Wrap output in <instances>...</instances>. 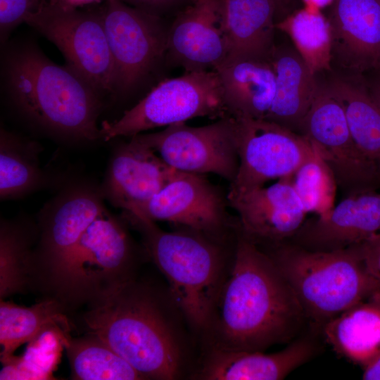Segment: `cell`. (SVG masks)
Listing matches in <instances>:
<instances>
[{
	"label": "cell",
	"mask_w": 380,
	"mask_h": 380,
	"mask_svg": "<svg viewBox=\"0 0 380 380\" xmlns=\"http://www.w3.org/2000/svg\"><path fill=\"white\" fill-rule=\"evenodd\" d=\"M308 323L291 286L269 255L236 228L234 254L208 331L210 346L264 351L289 343Z\"/></svg>",
	"instance_id": "cell-1"
},
{
	"label": "cell",
	"mask_w": 380,
	"mask_h": 380,
	"mask_svg": "<svg viewBox=\"0 0 380 380\" xmlns=\"http://www.w3.org/2000/svg\"><path fill=\"white\" fill-rule=\"evenodd\" d=\"M292 184L307 213L322 216L334 207L338 186L331 170L315 150L292 176Z\"/></svg>",
	"instance_id": "cell-32"
},
{
	"label": "cell",
	"mask_w": 380,
	"mask_h": 380,
	"mask_svg": "<svg viewBox=\"0 0 380 380\" xmlns=\"http://www.w3.org/2000/svg\"><path fill=\"white\" fill-rule=\"evenodd\" d=\"M181 318L169 290L135 277L86 305L82 325L143 379L173 380L183 376L187 362Z\"/></svg>",
	"instance_id": "cell-2"
},
{
	"label": "cell",
	"mask_w": 380,
	"mask_h": 380,
	"mask_svg": "<svg viewBox=\"0 0 380 380\" xmlns=\"http://www.w3.org/2000/svg\"><path fill=\"white\" fill-rule=\"evenodd\" d=\"M50 1H53V2H56V3H59V4H63V3H64V1L65 0H50Z\"/></svg>",
	"instance_id": "cell-41"
},
{
	"label": "cell",
	"mask_w": 380,
	"mask_h": 380,
	"mask_svg": "<svg viewBox=\"0 0 380 380\" xmlns=\"http://www.w3.org/2000/svg\"><path fill=\"white\" fill-rule=\"evenodd\" d=\"M243 233L258 245L288 240L302 226L307 213L294 190L292 177L227 196Z\"/></svg>",
	"instance_id": "cell-18"
},
{
	"label": "cell",
	"mask_w": 380,
	"mask_h": 380,
	"mask_svg": "<svg viewBox=\"0 0 380 380\" xmlns=\"http://www.w3.org/2000/svg\"><path fill=\"white\" fill-rule=\"evenodd\" d=\"M227 198L203 175L177 170L148 202L128 211L156 221H166L226 241L237 226L227 211Z\"/></svg>",
	"instance_id": "cell-14"
},
{
	"label": "cell",
	"mask_w": 380,
	"mask_h": 380,
	"mask_svg": "<svg viewBox=\"0 0 380 380\" xmlns=\"http://www.w3.org/2000/svg\"><path fill=\"white\" fill-rule=\"evenodd\" d=\"M270 61L275 93L265 120L298 133L319 89L315 75L296 49L274 46Z\"/></svg>",
	"instance_id": "cell-23"
},
{
	"label": "cell",
	"mask_w": 380,
	"mask_h": 380,
	"mask_svg": "<svg viewBox=\"0 0 380 380\" xmlns=\"http://www.w3.org/2000/svg\"><path fill=\"white\" fill-rule=\"evenodd\" d=\"M331 63L357 75L380 73V0H334Z\"/></svg>",
	"instance_id": "cell-19"
},
{
	"label": "cell",
	"mask_w": 380,
	"mask_h": 380,
	"mask_svg": "<svg viewBox=\"0 0 380 380\" xmlns=\"http://www.w3.org/2000/svg\"><path fill=\"white\" fill-rule=\"evenodd\" d=\"M25 22L54 44L67 65L101 95L116 90L115 68L101 13L83 12L45 0Z\"/></svg>",
	"instance_id": "cell-9"
},
{
	"label": "cell",
	"mask_w": 380,
	"mask_h": 380,
	"mask_svg": "<svg viewBox=\"0 0 380 380\" xmlns=\"http://www.w3.org/2000/svg\"><path fill=\"white\" fill-rule=\"evenodd\" d=\"M121 216L140 234L145 253L166 278L188 326L205 334L232 263H228L225 242L183 227L166 232L131 212Z\"/></svg>",
	"instance_id": "cell-4"
},
{
	"label": "cell",
	"mask_w": 380,
	"mask_h": 380,
	"mask_svg": "<svg viewBox=\"0 0 380 380\" xmlns=\"http://www.w3.org/2000/svg\"><path fill=\"white\" fill-rule=\"evenodd\" d=\"M275 27L285 32L310 70H329L331 65V31L329 19L317 9L299 10L279 20Z\"/></svg>",
	"instance_id": "cell-30"
},
{
	"label": "cell",
	"mask_w": 380,
	"mask_h": 380,
	"mask_svg": "<svg viewBox=\"0 0 380 380\" xmlns=\"http://www.w3.org/2000/svg\"><path fill=\"white\" fill-rule=\"evenodd\" d=\"M37 236V224L28 218L1 219V299L30 289L32 257Z\"/></svg>",
	"instance_id": "cell-27"
},
{
	"label": "cell",
	"mask_w": 380,
	"mask_h": 380,
	"mask_svg": "<svg viewBox=\"0 0 380 380\" xmlns=\"http://www.w3.org/2000/svg\"><path fill=\"white\" fill-rule=\"evenodd\" d=\"M327 88L343 107L355 144L380 172V110L366 84L336 79Z\"/></svg>",
	"instance_id": "cell-28"
},
{
	"label": "cell",
	"mask_w": 380,
	"mask_h": 380,
	"mask_svg": "<svg viewBox=\"0 0 380 380\" xmlns=\"http://www.w3.org/2000/svg\"><path fill=\"white\" fill-rule=\"evenodd\" d=\"M127 224L106 210L87 227L50 296L67 312L137 277L140 251Z\"/></svg>",
	"instance_id": "cell-6"
},
{
	"label": "cell",
	"mask_w": 380,
	"mask_h": 380,
	"mask_svg": "<svg viewBox=\"0 0 380 380\" xmlns=\"http://www.w3.org/2000/svg\"><path fill=\"white\" fill-rule=\"evenodd\" d=\"M298 133L327 164L346 196L380 188V172L355 144L343 108L327 87H319Z\"/></svg>",
	"instance_id": "cell-10"
},
{
	"label": "cell",
	"mask_w": 380,
	"mask_h": 380,
	"mask_svg": "<svg viewBox=\"0 0 380 380\" xmlns=\"http://www.w3.org/2000/svg\"><path fill=\"white\" fill-rule=\"evenodd\" d=\"M258 246L291 286L315 333L380 289L365 264L361 244L332 251H310L288 241Z\"/></svg>",
	"instance_id": "cell-5"
},
{
	"label": "cell",
	"mask_w": 380,
	"mask_h": 380,
	"mask_svg": "<svg viewBox=\"0 0 380 380\" xmlns=\"http://www.w3.org/2000/svg\"><path fill=\"white\" fill-rule=\"evenodd\" d=\"M321 334L337 354L368 366L380 355V289L327 322Z\"/></svg>",
	"instance_id": "cell-22"
},
{
	"label": "cell",
	"mask_w": 380,
	"mask_h": 380,
	"mask_svg": "<svg viewBox=\"0 0 380 380\" xmlns=\"http://www.w3.org/2000/svg\"><path fill=\"white\" fill-rule=\"evenodd\" d=\"M100 185L68 180L37 215L30 289L50 297L70 257L90 224L107 209Z\"/></svg>",
	"instance_id": "cell-7"
},
{
	"label": "cell",
	"mask_w": 380,
	"mask_h": 380,
	"mask_svg": "<svg viewBox=\"0 0 380 380\" xmlns=\"http://www.w3.org/2000/svg\"><path fill=\"white\" fill-rule=\"evenodd\" d=\"M319 350L313 336L301 334L272 353L210 346L194 379L279 380L310 360Z\"/></svg>",
	"instance_id": "cell-20"
},
{
	"label": "cell",
	"mask_w": 380,
	"mask_h": 380,
	"mask_svg": "<svg viewBox=\"0 0 380 380\" xmlns=\"http://www.w3.org/2000/svg\"><path fill=\"white\" fill-rule=\"evenodd\" d=\"M227 115L217 72L215 70L186 72L160 82L120 119L103 122L100 135L104 141H110L194 118H220Z\"/></svg>",
	"instance_id": "cell-8"
},
{
	"label": "cell",
	"mask_w": 380,
	"mask_h": 380,
	"mask_svg": "<svg viewBox=\"0 0 380 380\" xmlns=\"http://www.w3.org/2000/svg\"><path fill=\"white\" fill-rule=\"evenodd\" d=\"M214 70L229 115L266 118L275 93V72L270 60L226 61Z\"/></svg>",
	"instance_id": "cell-21"
},
{
	"label": "cell",
	"mask_w": 380,
	"mask_h": 380,
	"mask_svg": "<svg viewBox=\"0 0 380 380\" xmlns=\"http://www.w3.org/2000/svg\"><path fill=\"white\" fill-rule=\"evenodd\" d=\"M134 136L176 170L213 173L230 183L236 177L239 159L236 120L232 115H227L205 126L191 127L183 122L158 132Z\"/></svg>",
	"instance_id": "cell-12"
},
{
	"label": "cell",
	"mask_w": 380,
	"mask_h": 380,
	"mask_svg": "<svg viewBox=\"0 0 380 380\" xmlns=\"http://www.w3.org/2000/svg\"><path fill=\"white\" fill-rule=\"evenodd\" d=\"M224 11L228 42L224 61L243 58L270 61L276 27L273 0H224Z\"/></svg>",
	"instance_id": "cell-24"
},
{
	"label": "cell",
	"mask_w": 380,
	"mask_h": 380,
	"mask_svg": "<svg viewBox=\"0 0 380 380\" xmlns=\"http://www.w3.org/2000/svg\"><path fill=\"white\" fill-rule=\"evenodd\" d=\"M374 77L366 84L373 101L380 110V73H373Z\"/></svg>",
	"instance_id": "cell-37"
},
{
	"label": "cell",
	"mask_w": 380,
	"mask_h": 380,
	"mask_svg": "<svg viewBox=\"0 0 380 380\" xmlns=\"http://www.w3.org/2000/svg\"><path fill=\"white\" fill-rule=\"evenodd\" d=\"M37 141L1 127L0 198L18 199L39 190L61 187L68 180L44 170Z\"/></svg>",
	"instance_id": "cell-25"
},
{
	"label": "cell",
	"mask_w": 380,
	"mask_h": 380,
	"mask_svg": "<svg viewBox=\"0 0 380 380\" xmlns=\"http://www.w3.org/2000/svg\"><path fill=\"white\" fill-rule=\"evenodd\" d=\"M176 171L133 136L114 147L100 187L113 206L133 211L158 194Z\"/></svg>",
	"instance_id": "cell-16"
},
{
	"label": "cell",
	"mask_w": 380,
	"mask_h": 380,
	"mask_svg": "<svg viewBox=\"0 0 380 380\" xmlns=\"http://www.w3.org/2000/svg\"><path fill=\"white\" fill-rule=\"evenodd\" d=\"M166 53L186 72L222 64L228 54L224 0H192L167 31Z\"/></svg>",
	"instance_id": "cell-15"
},
{
	"label": "cell",
	"mask_w": 380,
	"mask_h": 380,
	"mask_svg": "<svg viewBox=\"0 0 380 380\" xmlns=\"http://www.w3.org/2000/svg\"><path fill=\"white\" fill-rule=\"evenodd\" d=\"M63 306L46 297L31 307H23L3 299L0 301L1 361L13 355L22 344L30 342L51 329L70 330Z\"/></svg>",
	"instance_id": "cell-26"
},
{
	"label": "cell",
	"mask_w": 380,
	"mask_h": 380,
	"mask_svg": "<svg viewBox=\"0 0 380 380\" xmlns=\"http://www.w3.org/2000/svg\"><path fill=\"white\" fill-rule=\"evenodd\" d=\"M101 1V0H65L64 3L61 4L69 7L77 8L78 6H82L84 5L99 3Z\"/></svg>",
	"instance_id": "cell-39"
},
{
	"label": "cell",
	"mask_w": 380,
	"mask_h": 380,
	"mask_svg": "<svg viewBox=\"0 0 380 380\" xmlns=\"http://www.w3.org/2000/svg\"><path fill=\"white\" fill-rule=\"evenodd\" d=\"M71 378L75 380H141L142 376L124 358L99 338L85 334L63 340Z\"/></svg>",
	"instance_id": "cell-29"
},
{
	"label": "cell",
	"mask_w": 380,
	"mask_h": 380,
	"mask_svg": "<svg viewBox=\"0 0 380 380\" xmlns=\"http://www.w3.org/2000/svg\"><path fill=\"white\" fill-rule=\"evenodd\" d=\"M275 6V16H284L288 11L292 0H273Z\"/></svg>",
	"instance_id": "cell-38"
},
{
	"label": "cell",
	"mask_w": 380,
	"mask_h": 380,
	"mask_svg": "<svg viewBox=\"0 0 380 380\" xmlns=\"http://www.w3.org/2000/svg\"><path fill=\"white\" fill-rule=\"evenodd\" d=\"M239 170L227 195L263 186L274 179L292 177L314 153L303 135L265 119L234 116Z\"/></svg>",
	"instance_id": "cell-11"
},
{
	"label": "cell",
	"mask_w": 380,
	"mask_h": 380,
	"mask_svg": "<svg viewBox=\"0 0 380 380\" xmlns=\"http://www.w3.org/2000/svg\"><path fill=\"white\" fill-rule=\"evenodd\" d=\"M303 1L308 6V7L318 9V8H324L331 4V3H333L334 0H303Z\"/></svg>",
	"instance_id": "cell-40"
},
{
	"label": "cell",
	"mask_w": 380,
	"mask_h": 380,
	"mask_svg": "<svg viewBox=\"0 0 380 380\" xmlns=\"http://www.w3.org/2000/svg\"><path fill=\"white\" fill-rule=\"evenodd\" d=\"M380 234V193L346 196L327 214L305 220L288 241L314 251H332L361 244Z\"/></svg>",
	"instance_id": "cell-17"
},
{
	"label": "cell",
	"mask_w": 380,
	"mask_h": 380,
	"mask_svg": "<svg viewBox=\"0 0 380 380\" xmlns=\"http://www.w3.org/2000/svg\"><path fill=\"white\" fill-rule=\"evenodd\" d=\"M68 332L51 329L30 341L23 356L1 362L0 379H52Z\"/></svg>",
	"instance_id": "cell-31"
},
{
	"label": "cell",
	"mask_w": 380,
	"mask_h": 380,
	"mask_svg": "<svg viewBox=\"0 0 380 380\" xmlns=\"http://www.w3.org/2000/svg\"><path fill=\"white\" fill-rule=\"evenodd\" d=\"M362 379L365 380H380V355L363 369Z\"/></svg>",
	"instance_id": "cell-36"
},
{
	"label": "cell",
	"mask_w": 380,
	"mask_h": 380,
	"mask_svg": "<svg viewBox=\"0 0 380 380\" xmlns=\"http://www.w3.org/2000/svg\"><path fill=\"white\" fill-rule=\"evenodd\" d=\"M129 4L134 8L144 11L149 13L158 15L167 9L184 2L186 0H121Z\"/></svg>",
	"instance_id": "cell-35"
},
{
	"label": "cell",
	"mask_w": 380,
	"mask_h": 380,
	"mask_svg": "<svg viewBox=\"0 0 380 380\" xmlns=\"http://www.w3.org/2000/svg\"><path fill=\"white\" fill-rule=\"evenodd\" d=\"M365 264L380 286V234L361 243Z\"/></svg>",
	"instance_id": "cell-34"
},
{
	"label": "cell",
	"mask_w": 380,
	"mask_h": 380,
	"mask_svg": "<svg viewBox=\"0 0 380 380\" xmlns=\"http://www.w3.org/2000/svg\"><path fill=\"white\" fill-rule=\"evenodd\" d=\"M45 0H0V37L3 43L11 32L38 11Z\"/></svg>",
	"instance_id": "cell-33"
},
{
	"label": "cell",
	"mask_w": 380,
	"mask_h": 380,
	"mask_svg": "<svg viewBox=\"0 0 380 380\" xmlns=\"http://www.w3.org/2000/svg\"><path fill=\"white\" fill-rule=\"evenodd\" d=\"M101 15L115 68L116 90L127 91L166 53L167 31L159 15L121 0H106Z\"/></svg>",
	"instance_id": "cell-13"
},
{
	"label": "cell",
	"mask_w": 380,
	"mask_h": 380,
	"mask_svg": "<svg viewBox=\"0 0 380 380\" xmlns=\"http://www.w3.org/2000/svg\"><path fill=\"white\" fill-rule=\"evenodd\" d=\"M5 79L15 108L48 132L73 142L101 138L97 118L101 94L67 65H59L32 44L12 50Z\"/></svg>",
	"instance_id": "cell-3"
}]
</instances>
